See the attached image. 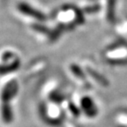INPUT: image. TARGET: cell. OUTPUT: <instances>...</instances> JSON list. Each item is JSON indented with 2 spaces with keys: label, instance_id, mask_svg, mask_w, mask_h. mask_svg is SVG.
<instances>
[{
  "label": "cell",
  "instance_id": "2",
  "mask_svg": "<svg viewBox=\"0 0 127 127\" xmlns=\"http://www.w3.org/2000/svg\"><path fill=\"white\" fill-rule=\"evenodd\" d=\"M17 8L21 13H23V14L31 16V17H33L34 18L38 19V20L42 21L44 19V16L43 13L39 12L38 10H35L34 8H33V7L30 6L28 3H26V2H21L20 3H18Z\"/></svg>",
  "mask_w": 127,
  "mask_h": 127
},
{
  "label": "cell",
  "instance_id": "4",
  "mask_svg": "<svg viewBox=\"0 0 127 127\" xmlns=\"http://www.w3.org/2000/svg\"><path fill=\"white\" fill-rule=\"evenodd\" d=\"M19 66V61L15 60L13 61L10 65H0V75L2 74H7V73L11 72L17 69Z\"/></svg>",
  "mask_w": 127,
  "mask_h": 127
},
{
  "label": "cell",
  "instance_id": "3",
  "mask_svg": "<svg viewBox=\"0 0 127 127\" xmlns=\"http://www.w3.org/2000/svg\"><path fill=\"white\" fill-rule=\"evenodd\" d=\"M1 117L5 123L9 124L12 121V111L9 103H2L1 105Z\"/></svg>",
  "mask_w": 127,
  "mask_h": 127
},
{
  "label": "cell",
  "instance_id": "1",
  "mask_svg": "<svg viewBox=\"0 0 127 127\" xmlns=\"http://www.w3.org/2000/svg\"><path fill=\"white\" fill-rule=\"evenodd\" d=\"M17 92V84L15 81H10L2 88L1 91L2 103H9V101L13 98Z\"/></svg>",
  "mask_w": 127,
  "mask_h": 127
}]
</instances>
